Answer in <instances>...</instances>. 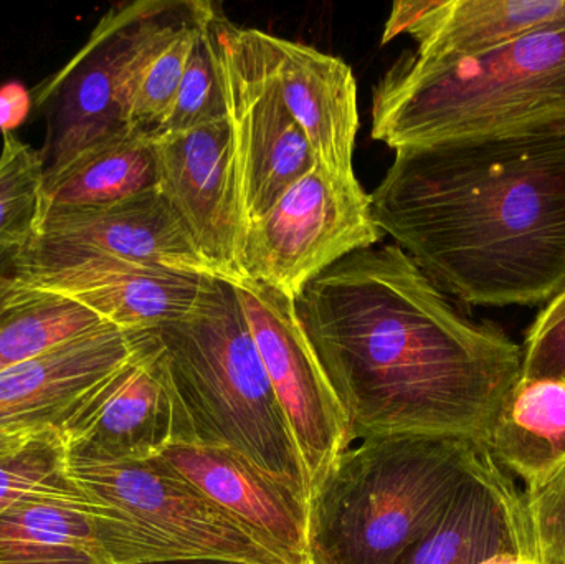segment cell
I'll list each match as a JSON object with an SVG mask.
<instances>
[{"label":"cell","instance_id":"3","mask_svg":"<svg viewBox=\"0 0 565 564\" xmlns=\"http://www.w3.org/2000/svg\"><path fill=\"white\" fill-rule=\"evenodd\" d=\"M392 151L565 128V20L461 58L395 62L372 93Z\"/></svg>","mask_w":565,"mask_h":564},{"label":"cell","instance_id":"2","mask_svg":"<svg viewBox=\"0 0 565 564\" xmlns=\"http://www.w3.org/2000/svg\"><path fill=\"white\" fill-rule=\"evenodd\" d=\"M371 198L382 232L463 304L565 287V128L395 152Z\"/></svg>","mask_w":565,"mask_h":564},{"label":"cell","instance_id":"16","mask_svg":"<svg viewBox=\"0 0 565 564\" xmlns=\"http://www.w3.org/2000/svg\"><path fill=\"white\" fill-rule=\"evenodd\" d=\"M35 237L136 264L217 277L158 188L105 207L40 217Z\"/></svg>","mask_w":565,"mask_h":564},{"label":"cell","instance_id":"24","mask_svg":"<svg viewBox=\"0 0 565 564\" xmlns=\"http://www.w3.org/2000/svg\"><path fill=\"white\" fill-rule=\"evenodd\" d=\"M42 185L43 162L40 152L13 132L2 135L0 252L25 247L35 237Z\"/></svg>","mask_w":565,"mask_h":564},{"label":"cell","instance_id":"33","mask_svg":"<svg viewBox=\"0 0 565 564\" xmlns=\"http://www.w3.org/2000/svg\"><path fill=\"white\" fill-rule=\"evenodd\" d=\"M19 251L20 248H9L0 252V321L25 294V288L17 281V252Z\"/></svg>","mask_w":565,"mask_h":564},{"label":"cell","instance_id":"27","mask_svg":"<svg viewBox=\"0 0 565 564\" xmlns=\"http://www.w3.org/2000/svg\"><path fill=\"white\" fill-rule=\"evenodd\" d=\"M521 350V377L565 381V287L537 313Z\"/></svg>","mask_w":565,"mask_h":564},{"label":"cell","instance_id":"14","mask_svg":"<svg viewBox=\"0 0 565 564\" xmlns=\"http://www.w3.org/2000/svg\"><path fill=\"white\" fill-rule=\"evenodd\" d=\"M145 333L109 327L0 373V434L63 429L135 353Z\"/></svg>","mask_w":565,"mask_h":564},{"label":"cell","instance_id":"1","mask_svg":"<svg viewBox=\"0 0 565 564\" xmlns=\"http://www.w3.org/2000/svg\"><path fill=\"white\" fill-rule=\"evenodd\" d=\"M352 439L483 443L521 380L523 350L465 318L398 245L355 252L296 301Z\"/></svg>","mask_w":565,"mask_h":564},{"label":"cell","instance_id":"17","mask_svg":"<svg viewBox=\"0 0 565 564\" xmlns=\"http://www.w3.org/2000/svg\"><path fill=\"white\" fill-rule=\"evenodd\" d=\"M265 43L282 102L305 132L319 164L332 174L354 178L359 106L351 66L315 46L267 32Z\"/></svg>","mask_w":565,"mask_h":564},{"label":"cell","instance_id":"4","mask_svg":"<svg viewBox=\"0 0 565 564\" xmlns=\"http://www.w3.org/2000/svg\"><path fill=\"white\" fill-rule=\"evenodd\" d=\"M478 447L445 437L354 440L309 502L311 564H397L447 512Z\"/></svg>","mask_w":565,"mask_h":564},{"label":"cell","instance_id":"20","mask_svg":"<svg viewBox=\"0 0 565 564\" xmlns=\"http://www.w3.org/2000/svg\"><path fill=\"white\" fill-rule=\"evenodd\" d=\"M565 20V0H434L411 26L422 62L461 58Z\"/></svg>","mask_w":565,"mask_h":564},{"label":"cell","instance_id":"7","mask_svg":"<svg viewBox=\"0 0 565 564\" xmlns=\"http://www.w3.org/2000/svg\"><path fill=\"white\" fill-rule=\"evenodd\" d=\"M181 3L135 0L111 7L73 58L33 88V108L45 118L39 149L43 175L132 131L125 103L132 63Z\"/></svg>","mask_w":565,"mask_h":564},{"label":"cell","instance_id":"26","mask_svg":"<svg viewBox=\"0 0 565 564\" xmlns=\"http://www.w3.org/2000/svg\"><path fill=\"white\" fill-rule=\"evenodd\" d=\"M215 10L217 6L202 22L195 35L188 68L175 95L174 105L164 125L154 135L184 132L207 123L227 118L224 86H222L211 35V19Z\"/></svg>","mask_w":565,"mask_h":564},{"label":"cell","instance_id":"15","mask_svg":"<svg viewBox=\"0 0 565 564\" xmlns=\"http://www.w3.org/2000/svg\"><path fill=\"white\" fill-rule=\"evenodd\" d=\"M151 460L295 562L311 564L308 506L247 457L215 444L184 443Z\"/></svg>","mask_w":565,"mask_h":564},{"label":"cell","instance_id":"19","mask_svg":"<svg viewBox=\"0 0 565 564\" xmlns=\"http://www.w3.org/2000/svg\"><path fill=\"white\" fill-rule=\"evenodd\" d=\"M481 444L527 490L556 479L565 470V381L521 377Z\"/></svg>","mask_w":565,"mask_h":564},{"label":"cell","instance_id":"35","mask_svg":"<svg viewBox=\"0 0 565 564\" xmlns=\"http://www.w3.org/2000/svg\"><path fill=\"white\" fill-rule=\"evenodd\" d=\"M141 564H235L225 562H166V563H141Z\"/></svg>","mask_w":565,"mask_h":564},{"label":"cell","instance_id":"11","mask_svg":"<svg viewBox=\"0 0 565 564\" xmlns=\"http://www.w3.org/2000/svg\"><path fill=\"white\" fill-rule=\"evenodd\" d=\"M211 277L40 237L17 252L22 287L76 301L126 333L156 331L188 317Z\"/></svg>","mask_w":565,"mask_h":564},{"label":"cell","instance_id":"9","mask_svg":"<svg viewBox=\"0 0 565 564\" xmlns=\"http://www.w3.org/2000/svg\"><path fill=\"white\" fill-rule=\"evenodd\" d=\"M211 35L234 136L247 231L318 159L282 102L265 32L237 26L217 9Z\"/></svg>","mask_w":565,"mask_h":564},{"label":"cell","instance_id":"29","mask_svg":"<svg viewBox=\"0 0 565 564\" xmlns=\"http://www.w3.org/2000/svg\"><path fill=\"white\" fill-rule=\"evenodd\" d=\"M478 564H553L544 555L534 535L530 512L524 525L508 540L498 546L490 555L484 556Z\"/></svg>","mask_w":565,"mask_h":564},{"label":"cell","instance_id":"22","mask_svg":"<svg viewBox=\"0 0 565 564\" xmlns=\"http://www.w3.org/2000/svg\"><path fill=\"white\" fill-rule=\"evenodd\" d=\"M214 9L215 3L207 0H182L174 15L139 50L126 85L129 128L154 135L164 125L184 78L195 35Z\"/></svg>","mask_w":565,"mask_h":564},{"label":"cell","instance_id":"21","mask_svg":"<svg viewBox=\"0 0 565 564\" xmlns=\"http://www.w3.org/2000/svg\"><path fill=\"white\" fill-rule=\"evenodd\" d=\"M156 182L152 135L132 129L43 175L39 219L116 204L156 189Z\"/></svg>","mask_w":565,"mask_h":564},{"label":"cell","instance_id":"30","mask_svg":"<svg viewBox=\"0 0 565 564\" xmlns=\"http://www.w3.org/2000/svg\"><path fill=\"white\" fill-rule=\"evenodd\" d=\"M0 564H103L88 553L75 550L0 543Z\"/></svg>","mask_w":565,"mask_h":564},{"label":"cell","instance_id":"28","mask_svg":"<svg viewBox=\"0 0 565 564\" xmlns=\"http://www.w3.org/2000/svg\"><path fill=\"white\" fill-rule=\"evenodd\" d=\"M534 535L553 564H565V470L541 489L524 492Z\"/></svg>","mask_w":565,"mask_h":564},{"label":"cell","instance_id":"6","mask_svg":"<svg viewBox=\"0 0 565 564\" xmlns=\"http://www.w3.org/2000/svg\"><path fill=\"white\" fill-rule=\"evenodd\" d=\"M66 470L105 507L111 564H299L152 460L66 457Z\"/></svg>","mask_w":565,"mask_h":564},{"label":"cell","instance_id":"13","mask_svg":"<svg viewBox=\"0 0 565 564\" xmlns=\"http://www.w3.org/2000/svg\"><path fill=\"white\" fill-rule=\"evenodd\" d=\"M156 188L217 277H241L245 225L234 136L227 118L172 135H152Z\"/></svg>","mask_w":565,"mask_h":564},{"label":"cell","instance_id":"10","mask_svg":"<svg viewBox=\"0 0 565 564\" xmlns=\"http://www.w3.org/2000/svg\"><path fill=\"white\" fill-rule=\"evenodd\" d=\"M295 440L309 502L354 443L344 407L306 334L296 304L250 278H232Z\"/></svg>","mask_w":565,"mask_h":564},{"label":"cell","instance_id":"18","mask_svg":"<svg viewBox=\"0 0 565 564\" xmlns=\"http://www.w3.org/2000/svg\"><path fill=\"white\" fill-rule=\"evenodd\" d=\"M526 520L524 492L480 443L473 466L447 512L397 564H478Z\"/></svg>","mask_w":565,"mask_h":564},{"label":"cell","instance_id":"34","mask_svg":"<svg viewBox=\"0 0 565 564\" xmlns=\"http://www.w3.org/2000/svg\"><path fill=\"white\" fill-rule=\"evenodd\" d=\"M32 434H0V459L15 453Z\"/></svg>","mask_w":565,"mask_h":564},{"label":"cell","instance_id":"31","mask_svg":"<svg viewBox=\"0 0 565 564\" xmlns=\"http://www.w3.org/2000/svg\"><path fill=\"white\" fill-rule=\"evenodd\" d=\"M32 93L19 82L0 86V132L10 135L25 123L32 108Z\"/></svg>","mask_w":565,"mask_h":564},{"label":"cell","instance_id":"8","mask_svg":"<svg viewBox=\"0 0 565 564\" xmlns=\"http://www.w3.org/2000/svg\"><path fill=\"white\" fill-rule=\"evenodd\" d=\"M384 235L359 179L332 174L316 162L248 225L241 277L296 304L311 281L349 255L381 244Z\"/></svg>","mask_w":565,"mask_h":564},{"label":"cell","instance_id":"12","mask_svg":"<svg viewBox=\"0 0 565 564\" xmlns=\"http://www.w3.org/2000/svg\"><path fill=\"white\" fill-rule=\"evenodd\" d=\"M66 457L146 462L175 444L198 443L156 331L103 381L63 426Z\"/></svg>","mask_w":565,"mask_h":564},{"label":"cell","instance_id":"5","mask_svg":"<svg viewBox=\"0 0 565 564\" xmlns=\"http://www.w3.org/2000/svg\"><path fill=\"white\" fill-rule=\"evenodd\" d=\"M156 334L198 443L242 454L309 509L295 440L232 281L209 278L194 310Z\"/></svg>","mask_w":565,"mask_h":564},{"label":"cell","instance_id":"25","mask_svg":"<svg viewBox=\"0 0 565 564\" xmlns=\"http://www.w3.org/2000/svg\"><path fill=\"white\" fill-rule=\"evenodd\" d=\"M76 487L66 470L62 430H40L15 453L0 459V515L17 503L63 496Z\"/></svg>","mask_w":565,"mask_h":564},{"label":"cell","instance_id":"23","mask_svg":"<svg viewBox=\"0 0 565 564\" xmlns=\"http://www.w3.org/2000/svg\"><path fill=\"white\" fill-rule=\"evenodd\" d=\"M109 327L76 301L25 288L19 304L0 321V373Z\"/></svg>","mask_w":565,"mask_h":564},{"label":"cell","instance_id":"32","mask_svg":"<svg viewBox=\"0 0 565 564\" xmlns=\"http://www.w3.org/2000/svg\"><path fill=\"white\" fill-rule=\"evenodd\" d=\"M431 6H434V0H398L395 2L391 15L385 22L382 45L392 42L401 33H407Z\"/></svg>","mask_w":565,"mask_h":564}]
</instances>
